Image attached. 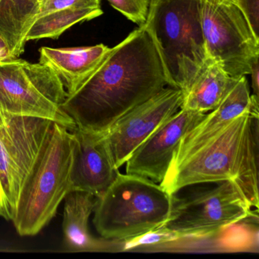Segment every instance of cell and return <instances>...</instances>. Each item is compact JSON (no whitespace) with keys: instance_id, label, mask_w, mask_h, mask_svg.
I'll return each instance as SVG.
<instances>
[{"instance_id":"cell-13","label":"cell","mask_w":259,"mask_h":259,"mask_svg":"<svg viewBox=\"0 0 259 259\" xmlns=\"http://www.w3.org/2000/svg\"><path fill=\"white\" fill-rule=\"evenodd\" d=\"M251 105V95L245 75L239 78L230 77V84L218 107L206 114L204 119L183 138L170 164L180 161L208 142L232 119L250 111Z\"/></svg>"},{"instance_id":"cell-2","label":"cell","mask_w":259,"mask_h":259,"mask_svg":"<svg viewBox=\"0 0 259 259\" xmlns=\"http://www.w3.org/2000/svg\"><path fill=\"white\" fill-rule=\"evenodd\" d=\"M142 28L151 37L168 86L189 91L208 59L200 0H149Z\"/></svg>"},{"instance_id":"cell-26","label":"cell","mask_w":259,"mask_h":259,"mask_svg":"<svg viewBox=\"0 0 259 259\" xmlns=\"http://www.w3.org/2000/svg\"><path fill=\"white\" fill-rule=\"evenodd\" d=\"M38 1L40 3V7H41L48 0H38Z\"/></svg>"},{"instance_id":"cell-22","label":"cell","mask_w":259,"mask_h":259,"mask_svg":"<svg viewBox=\"0 0 259 259\" xmlns=\"http://www.w3.org/2000/svg\"><path fill=\"white\" fill-rule=\"evenodd\" d=\"M100 4L101 0H48L40 7V13L38 16L69 7L101 8Z\"/></svg>"},{"instance_id":"cell-9","label":"cell","mask_w":259,"mask_h":259,"mask_svg":"<svg viewBox=\"0 0 259 259\" xmlns=\"http://www.w3.org/2000/svg\"><path fill=\"white\" fill-rule=\"evenodd\" d=\"M249 120L250 111L239 115L208 142L169 165L160 186L172 195L190 185L234 180Z\"/></svg>"},{"instance_id":"cell-25","label":"cell","mask_w":259,"mask_h":259,"mask_svg":"<svg viewBox=\"0 0 259 259\" xmlns=\"http://www.w3.org/2000/svg\"><path fill=\"white\" fill-rule=\"evenodd\" d=\"M10 56L8 49L4 42L0 38V61L2 60H10Z\"/></svg>"},{"instance_id":"cell-16","label":"cell","mask_w":259,"mask_h":259,"mask_svg":"<svg viewBox=\"0 0 259 259\" xmlns=\"http://www.w3.org/2000/svg\"><path fill=\"white\" fill-rule=\"evenodd\" d=\"M40 13L38 0H0V38L10 58L23 54L25 36Z\"/></svg>"},{"instance_id":"cell-24","label":"cell","mask_w":259,"mask_h":259,"mask_svg":"<svg viewBox=\"0 0 259 259\" xmlns=\"http://www.w3.org/2000/svg\"><path fill=\"white\" fill-rule=\"evenodd\" d=\"M251 79H252L253 95L258 98L259 91V60L253 65L251 73Z\"/></svg>"},{"instance_id":"cell-27","label":"cell","mask_w":259,"mask_h":259,"mask_svg":"<svg viewBox=\"0 0 259 259\" xmlns=\"http://www.w3.org/2000/svg\"><path fill=\"white\" fill-rule=\"evenodd\" d=\"M226 1H227V2H230V3H233V4H235V3L237 1V0H226Z\"/></svg>"},{"instance_id":"cell-23","label":"cell","mask_w":259,"mask_h":259,"mask_svg":"<svg viewBox=\"0 0 259 259\" xmlns=\"http://www.w3.org/2000/svg\"><path fill=\"white\" fill-rule=\"evenodd\" d=\"M238 8L249 24L254 36L259 39L258 36V7L259 0H237L235 3Z\"/></svg>"},{"instance_id":"cell-17","label":"cell","mask_w":259,"mask_h":259,"mask_svg":"<svg viewBox=\"0 0 259 259\" xmlns=\"http://www.w3.org/2000/svg\"><path fill=\"white\" fill-rule=\"evenodd\" d=\"M230 76L218 62L208 57L184 95L181 108L207 113L214 110L221 102Z\"/></svg>"},{"instance_id":"cell-7","label":"cell","mask_w":259,"mask_h":259,"mask_svg":"<svg viewBox=\"0 0 259 259\" xmlns=\"http://www.w3.org/2000/svg\"><path fill=\"white\" fill-rule=\"evenodd\" d=\"M54 122L0 108V216L12 221L21 191Z\"/></svg>"},{"instance_id":"cell-6","label":"cell","mask_w":259,"mask_h":259,"mask_svg":"<svg viewBox=\"0 0 259 259\" xmlns=\"http://www.w3.org/2000/svg\"><path fill=\"white\" fill-rule=\"evenodd\" d=\"M68 94L59 75L42 63L21 59L0 61V108L10 114L49 119L76 130L62 108Z\"/></svg>"},{"instance_id":"cell-5","label":"cell","mask_w":259,"mask_h":259,"mask_svg":"<svg viewBox=\"0 0 259 259\" xmlns=\"http://www.w3.org/2000/svg\"><path fill=\"white\" fill-rule=\"evenodd\" d=\"M169 218L160 228L180 238L210 236L252 214L233 180L190 185L171 195Z\"/></svg>"},{"instance_id":"cell-10","label":"cell","mask_w":259,"mask_h":259,"mask_svg":"<svg viewBox=\"0 0 259 259\" xmlns=\"http://www.w3.org/2000/svg\"><path fill=\"white\" fill-rule=\"evenodd\" d=\"M184 95L180 89L164 88L116 121L105 133L116 169L162 123L181 109Z\"/></svg>"},{"instance_id":"cell-18","label":"cell","mask_w":259,"mask_h":259,"mask_svg":"<svg viewBox=\"0 0 259 259\" xmlns=\"http://www.w3.org/2000/svg\"><path fill=\"white\" fill-rule=\"evenodd\" d=\"M259 116L250 114V120L241 145L236 178L233 181L242 191L251 207L258 208Z\"/></svg>"},{"instance_id":"cell-3","label":"cell","mask_w":259,"mask_h":259,"mask_svg":"<svg viewBox=\"0 0 259 259\" xmlns=\"http://www.w3.org/2000/svg\"><path fill=\"white\" fill-rule=\"evenodd\" d=\"M171 201L158 183L118 172L96 197L94 226L103 239L124 242L161 227L170 214Z\"/></svg>"},{"instance_id":"cell-21","label":"cell","mask_w":259,"mask_h":259,"mask_svg":"<svg viewBox=\"0 0 259 259\" xmlns=\"http://www.w3.org/2000/svg\"><path fill=\"white\" fill-rule=\"evenodd\" d=\"M181 239L178 235L174 232L159 228L153 231L148 232L142 236H138L130 240L125 241L124 250L132 249L137 247L145 245H158L165 242H172Z\"/></svg>"},{"instance_id":"cell-11","label":"cell","mask_w":259,"mask_h":259,"mask_svg":"<svg viewBox=\"0 0 259 259\" xmlns=\"http://www.w3.org/2000/svg\"><path fill=\"white\" fill-rule=\"evenodd\" d=\"M205 115L180 109L135 150L125 162L126 174L145 177L160 184L182 139Z\"/></svg>"},{"instance_id":"cell-15","label":"cell","mask_w":259,"mask_h":259,"mask_svg":"<svg viewBox=\"0 0 259 259\" xmlns=\"http://www.w3.org/2000/svg\"><path fill=\"white\" fill-rule=\"evenodd\" d=\"M63 232L65 248L71 251H102L107 244L89 231V221L96 204V196L71 191L64 198Z\"/></svg>"},{"instance_id":"cell-12","label":"cell","mask_w":259,"mask_h":259,"mask_svg":"<svg viewBox=\"0 0 259 259\" xmlns=\"http://www.w3.org/2000/svg\"><path fill=\"white\" fill-rule=\"evenodd\" d=\"M72 133L71 189L98 196L119 172L109 151L105 133L83 131L77 128Z\"/></svg>"},{"instance_id":"cell-19","label":"cell","mask_w":259,"mask_h":259,"mask_svg":"<svg viewBox=\"0 0 259 259\" xmlns=\"http://www.w3.org/2000/svg\"><path fill=\"white\" fill-rule=\"evenodd\" d=\"M103 14L101 8H69L38 16L28 30L25 41L57 39L66 30L79 22L92 20Z\"/></svg>"},{"instance_id":"cell-20","label":"cell","mask_w":259,"mask_h":259,"mask_svg":"<svg viewBox=\"0 0 259 259\" xmlns=\"http://www.w3.org/2000/svg\"><path fill=\"white\" fill-rule=\"evenodd\" d=\"M110 5L132 22L142 26L148 16L149 0H107Z\"/></svg>"},{"instance_id":"cell-4","label":"cell","mask_w":259,"mask_h":259,"mask_svg":"<svg viewBox=\"0 0 259 259\" xmlns=\"http://www.w3.org/2000/svg\"><path fill=\"white\" fill-rule=\"evenodd\" d=\"M72 131L54 122L21 191L13 219L20 236H35L55 216L71 189Z\"/></svg>"},{"instance_id":"cell-8","label":"cell","mask_w":259,"mask_h":259,"mask_svg":"<svg viewBox=\"0 0 259 259\" xmlns=\"http://www.w3.org/2000/svg\"><path fill=\"white\" fill-rule=\"evenodd\" d=\"M203 34L210 58L232 78L249 75L259 60V39L237 6L200 0Z\"/></svg>"},{"instance_id":"cell-1","label":"cell","mask_w":259,"mask_h":259,"mask_svg":"<svg viewBox=\"0 0 259 259\" xmlns=\"http://www.w3.org/2000/svg\"><path fill=\"white\" fill-rule=\"evenodd\" d=\"M168 85L155 46L139 27L110 48L62 105L83 131L106 133L130 110Z\"/></svg>"},{"instance_id":"cell-14","label":"cell","mask_w":259,"mask_h":259,"mask_svg":"<svg viewBox=\"0 0 259 259\" xmlns=\"http://www.w3.org/2000/svg\"><path fill=\"white\" fill-rule=\"evenodd\" d=\"M110 48L104 45L81 48H40L39 63L60 77L68 95H72L95 70Z\"/></svg>"}]
</instances>
